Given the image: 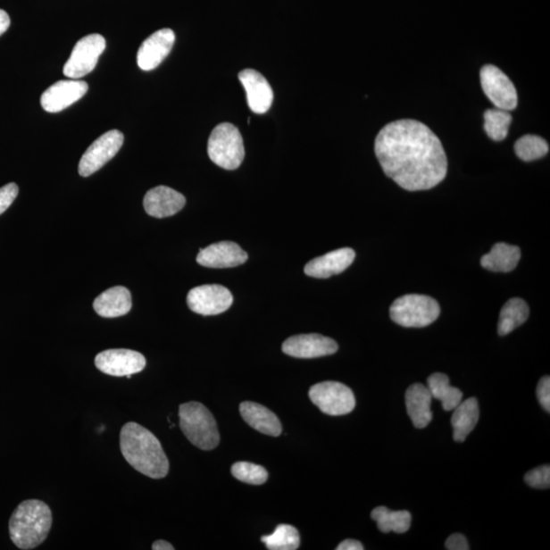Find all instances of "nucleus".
Returning a JSON list of instances; mask_svg holds the SVG:
<instances>
[{
  "label": "nucleus",
  "mask_w": 550,
  "mask_h": 550,
  "mask_svg": "<svg viewBox=\"0 0 550 550\" xmlns=\"http://www.w3.org/2000/svg\"><path fill=\"white\" fill-rule=\"evenodd\" d=\"M179 427L190 443L202 451H212L220 445L221 437L212 412L198 402L180 404Z\"/></svg>",
  "instance_id": "obj_4"
},
{
  "label": "nucleus",
  "mask_w": 550,
  "mask_h": 550,
  "mask_svg": "<svg viewBox=\"0 0 550 550\" xmlns=\"http://www.w3.org/2000/svg\"><path fill=\"white\" fill-rule=\"evenodd\" d=\"M390 318L404 328H425L440 314L438 303L429 296L411 294L397 298L389 309Z\"/></svg>",
  "instance_id": "obj_6"
},
{
  "label": "nucleus",
  "mask_w": 550,
  "mask_h": 550,
  "mask_svg": "<svg viewBox=\"0 0 550 550\" xmlns=\"http://www.w3.org/2000/svg\"><path fill=\"white\" fill-rule=\"evenodd\" d=\"M53 526V512L38 499L21 503L10 519V537L20 549H34L45 542Z\"/></svg>",
  "instance_id": "obj_3"
},
{
  "label": "nucleus",
  "mask_w": 550,
  "mask_h": 550,
  "mask_svg": "<svg viewBox=\"0 0 550 550\" xmlns=\"http://www.w3.org/2000/svg\"><path fill=\"white\" fill-rule=\"evenodd\" d=\"M525 482L533 488L546 489L550 487V467L541 466L531 470L524 477Z\"/></svg>",
  "instance_id": "obj_32"
},
{
  "label": "nucleus",
  "mask_w": 550,
  "mask_h": 550,
  "mask_svg": "<svg viewBox=\"0 0 550 550\" xmlns=\"http://www.w3.org/2000/svg\"><path fill=\"white\" fill-rule=\"evenodd\" d=\"M262 541L271 550H296L300 546V534L294 526L281 524Z\"/></svg>",
  "instance_id": "obj_28"
},
{
  "label": "nucleus",
  "mask_w": 550,
  "mask_h": 550,
  "mask_svg": "<svg viewBox=\"0 0 550 550\" xmlns=\"http://www.w3.org/2000/svg\"><path fill=\"white\" fill-rule=\"evenodd\" d=\"M521 259V250L517 246L497 243L488 254L481 258L485 270L494 272H510L516 269Z\"/></svg>",
  "instance_id": "obj_24"
},
{
  "label": "nucleus",
  "mask_w": 550,
  "mask_h": 550,
  "mask_svg": "<svg viewBox=\"0 0 550 550\" xmlns=\"http://www.w3.org/2000/svg\"><path fill=\"white\" fill-rule=\"evenodd\" d=\"M229 289L220 285H204L191 289L187 296L188 306L193 312L212 316L226 312L233 304Z\"/></svg>",
  "instance_id": "obj_11"
},
{
  "label": "nucleus",
  "mask_w": 550,
  "mask_h": 550,
  "mask_svg": "<svg viewBox=\"0 0 550 550\" xmlns=\"http://www.w3.org/2000/svg\"><path fill=\"white\" fill-rule=\"evenodd\" d=\"M248 260V254L240 246L234 242H220L201 249L197 255V262L209 269H230L244 264Z\"/></svg>",
  "instance_id": "obj_16"
},
{
  "label": "nucleus",
  "mask_w": 550,
  "mask_h": 550,
  "mask_svg": "<svg viewBox=\"0 0 550 550\" xmlns=\"http://www.w3.org/2000/svg\"><path fill=\"white\" fill-rule=\"evenodd\" d=\"M152 549L154 550H173L175 549V547H173L168 541L157 540L154 542V545H152Z\"/></svg>",
  "instance_id": "obj_38"
},
{
  "label": "nucleus",
  "mask_w": 550,
  "mask_h": 550,
  "mask_svg": "<svg viewBox=\"0 0 550 550\" xmlns=\"http://www.w3.org/2000/svg\"><path fill=\"white\" fill-rule=\"evenodd\" d=\"M538 401L546 412H550V378L545 376L538 382Z\"/></svg>",
  "instance_id": "obj_34"
},
{
  "label": "nucleus",
  "mask_w": 550,
  "mask_h": 550,
  "mask_svg": "<svg viewBox=\"0 0 550 550\" xmlns=\"http://www.w3.org/2000/svg\"><path fill=\"white\" fill-rule=\"evenodd\" d=\"M96 366L104 374L117 378L127 376L128 379H131L132 375L144 371L146 359L142 354L133 350L112 349L97 354Z\"/></svg>",
  "instance_id": "obj_12"
},
{
  "label": "nucleus",
  "mask_w": 550,
  "mask_h": 550,
  "mask_svg": "<svg viewBox=\"0 0 550 550\" xmlns=\"http://www.w3.org/2000/svg\"><path fill=\"white\" fill-rule=\"evenodd\" d=\"M96 313L104 318L128 314L132 309V295L125 287H114L99 295L93 303Z\"/></svg>",
  "instance_id": "obj_21"
},
{
  "label": "nucleus",
  "mask_w": 550,
  "mask_h": 550,
  "mask_svg": "<svg viewBox=\"0 0 550 550\" xmlns=\"http://www.w3.org/2000/svg\"><path fill=\"white\" fill-rule=\"evenodd\" d=\"M427 388L436 399L443 404L445 411H453L462 400V393L450 385V379L444 373H434L427 379Z\"/></svg>",
  "instance_id": "obj_25"
},
{
  "label": "nucleus",
  "mask_w": 550,
  "mask_h": 550,
  "mask_svg": "<svg viewBox=\"0 0 550 550\" xmlns=\"http://www.w3.org/2000/svg\"><path fill=\"white\" fill-rule=\"evenodd\" d=\"M549 151L548 143L539 136L525 135L515 144V152L521 161L529 162L545 157Z\"/></svg>",
  "instance_id": "obj_30"
},
{
  "label": "nucleus",
  "mask_w": 550,
  "mask_h": 550,
  "mask_svg": "<svg viewBox=\"0 0 550 550\" xmlns=\"http://www.w3.org/2000/svg\"><path fill=\"white\" fill-rule=\"evenodd\" d=\"M175 41V33L168 28L152 34L142 43L139 52H138V66L143 71L156 69L165 57H168Z\"/></svg>",
  "instance_id": "obj_15"
},
{
  "label": "nucleus",
  "mask_w": 550,
  "mask_h": 550,
  "mask_svg": "<svg viewBox=\"0 0 550 550\" xmlns=\"http://www.w3.org/2000/svg\"><path fill=\"white\" fill-rule=\"evenodd\" d=\"M207 151L209 158L220 168L237 170L245 158L243 137L236 126L223 122L210 135Z\"/></svg>",
  "instance_id": "obj_5"
},
{
  "label": "nucleus",
  "mask_w": 550,
  "mask_h": 550,
  "mask_svg": "<svg viewBox=\"0 0 550 550\" xmlns=\"http://www.w3.org/2000/svg\"><path fill=\"white\" fill-rule=\"evenodd\" d=\"M310 400L320 408L324 414L343 416L349 414L354 406L356 399L352 389L337 381L317 383L309 390Z\"/></svg>",
  "instance_id": "obj_7"
},
{
  "label": "nucleus",
  "mask_w": 550,
  "mask_h": 550,
  "mask_svg": "<svg viewBox=\"0 0 550 550\" xmlns=\"http://www.w3.org/2000/svg\"><path fill=\"white\" fill-rule=\"evenodd\" d=\"M231 474L245 483L262 485L269 479V472L262 466L249 462H238L231 467Z\"/></svg>",
  "instance_id": "obj_31"
},
{
  "label": "nucleus",
  "mask_w": 550,
  "mask_h": 550,
  "mask_svg": "<svg viewBox=\"0 0 550 550\" xmlns=\"http://www.w3.org/2000/svg\"><path fill=\"white\" fill-rule=\"evenodd\" d=\"M354 257L356 253L351 248L331 251L328 254L311 260L304 271L311 278L329 279L332 275L345 271L354 262Z\"/></svg>",
  "instance_id": "obj_19"
},
{
  "label": "nucleus",
  "mask_w": 550,
  "mask_h": 550,
  "mask_svg": "<svg viewBox=\"0 0 550 550\" xmlns=\"http://www.w3.org/2000/svg\"><path fill=\"white\" fill-rule=\"evenodd\" d=\"M122 144H124V135L119 129L100 136L94 141L91 146L86 150L79 163V176L84 178L90 177L94 172L101 168L118 154Z\"/></svg>",
  "instance_id": "obj_10"
},
{
  "label": "nucleus",
  "mask_w": 550,
  "mask_h": 550,
  "mask_svg": "<svg viewBox=\"0 0 550 550\" xmlns=\"http://www.w3.org/2000/svg\"><path fill=\"white\" fill-rule=\"evenodd\" d=\"M106 42L104 36L91 34L76 43L69 61L63 67V75L78 79L96 69L99 57L104 54Z\"/></svg>",
  "instance_id": "obj_8"
},
{
  "label": "nucleus",
  "mask_w": 550,
  "mask_h": 550,
  "mask_svg": "<svg viewBox=\"0 0 550 550\" xmlns=\"http://www.w3.org/2000/svg\"><path fill=\"white\" fill-rule=\"evenodd\" d=\"M364 546L358 540L346 539L339 544L337 550H363Z\"/></svg>",
  "instance_id": "obj_36"
},
{
  "label": "nucleus",
  "mask_w": 550,
  "mask_h": 550,
  "mask_svg": "<svg viewBox=\"0 0 550 550\" xmlns=\"http://www.w3.org/2000/svg\"><path fill=\"white\" fill-rule=\"evenodd\" d=\"M19 194V187L14 184H7L0 188V215L6 212Z\"/></svg>",
  "instance_id": "obj_33"
},
{
  "label": "nucleus",
  "mask_w": 550,
  "mask_h": 550,
  "mask_svg": "<svg viewBox=\"0 0 550 550\" xmlns=\"http://www.w3.org/2000/svg\"><path fill=\"white\" fill-rule=\"evenodd\" d=\"M431 403L429 389L421 383H415L407 389V412L416 429H425L432 421Z\"/></svg>",
  "instance_id": "obj_20"
},
{
  "label": "nucleus",
  "mask_w": 550,
  "mask_h": 550,
  "mask_svg": "<svg viewBox=\"0 0 550 550\" xmlns=\"http://www.w3.org/2000/svg\"><path fill=\"white\" fill-rule=\"evenodd\" d=\"M120 446L125 460L138 472L152 479H162L169 474L170 462L161 441L140 424L129 422L122 427Z\"/></svg>",
  "instance_id": "obj_2"
},
{
  "label": "nucleus",
  "mask_w": 550,
  "mask_h": 550,
  "mask_svg": "<svg viewBox=\"0 0 550 550\" xmlns=\"http://www.w3.org/2000/svg\"><path fill=\"white\" fill-rule=\"evenodd\" d=\"M246 94L250 110L257 114L270 111L273 103V91L269 81L259 71L246 69L238 74Z\"/></svg>",
  "instance_id": "obj_17"
},
{
  "label": "nucleus",
  "mask_w": 550,
  "mask_h": 550,
  "mask_svg": "<svg viewBox=\"0 0 550 550\" xmlns=\"http://www.w3.org/2000/svg\"><path fill=\"white\" fill-rule=\"evenodd\" d=\"M11 19L9 14L4 10H0V36L7 31L10 28Z\"/></svg>",
  "instance_id": "obj_37"
},
{
  "label": "nucleus",
  "mask_w": 550,
  "mask_h": 550,
  "mask_svg": "<svg viewBox=\"0 0 550 550\" xmlns=\"http://www.w3.org/2000/svg\"><path fill=\"white\" fill-rule=\"evenodd\" d=\"M484 129L490 139L503 141L509 133V128L512 121V115L505 111L488 110L484 112Z\"/></svg>",
  "instance_id": "obj_29"
},
{
  "label": "nucleus",
  "mask_w": 550,
  "mask_h": 550,
  "mask_svg": "<svg viewBox=\"0 0 550 550\" xmlns=\"http://www.w3.org/2000/svg\"><path fill=\"white\" fill-rule=\"evenodd\" d=\"M480 81L485 96L498 110H515L518 105L517 90L504 72L492 64H487L480 71Z\"/></svg>",
  "instance_id": "obj_9"
},
{
  "label": "nucleus",
  "mask_w": 550,
  "mask_h": 550,
  "mask_svg": "<svg viewBox=\"0 0 550 550\" xmlns=\"http://www.w3.org/2000/svg\"><path fill=\"white\" fill-rule=\"evenodd\" d=\"M452 425L454 429V439L462 443L473 431L479 423L480 411L479 401L475 397L461 402L454 410Z\"/></svg>",
  "instance_id": "obj_23"
},
{
  "label": "nucleus",
  "mask_w": 550,
  "mask_h": 550,
  "mask_svg": "<svg viewBox=\"0 0 550 550\" xmlns=\"http://www.w3.org/2000/svg\"><path fill=\"white\" fill-rule=\"evenodd\" d=\"M371 518L383 533H404L410 529L411 513L407 511H390L386 506H379L371 512Z\"/></svg>",
  "instance_id": "obj_27"
},
{
  "label": "nucleus",
  "mask_w": 550,
  "mask_h": 550,
  "mask_svg": "<svg viewBox=\"0 0 550 550\" xmlns=\"http://www.w3.org/2000/svg\"><path fill=\"white\" fill-rule=\"evenodd\" d=\"M242 418L252 429L270 437H279L282 432L279 419L270 409L262 404L244 402L240 404Z\"/></svg>",
  "instance_id": "obj_22"
},
{
  "label": "nucleus",
  "mask_w": 550,
  "mask_h": 550,
  "mask_svg": "<svg viewBox=\"0 0 550 550\" xmlns=\"http://www.w3.org/2000/svg\"><path fill=\"white\" fill-rule=\"evenodd\" d=\"M529 307L520 298H512L504 304L499 314L497 331L499 336L509 335L522 325L529 317Z\"/></svg>",
  "instance_id": "obj_26"
},
{
  "label": "nucleus",
  "mask_w": 550,
  "mask_h": 550,
  "mask_svg": "<svg viewBox=\"0 0 550 550\" xmlns=\"http://www.w3.org/2000/svg\"><path fill=\"white\" fill-rule=\"evenodd\" d=\"M374 149L382 171L404 190H430L446 176L443 144L421 121L390 122L376 137Z\"/></svg>",
  "instance_id": "obj_1"
},
{
  "label": "nucleus",
  "mask_w": 550,
  "mask_h": 550,
  "mask_svg": "<svg viewBox=\"0 0 550 550\" xmlns=\"http://www.w3.org/2000/svg\"><path fill=\"white\" fill-rule=\"evenodd\" d=\"M338 346L334 339L318 334L288 338L282 344V352L300 359H313L337 353Z\"/></svg>",
  "instance_id": "obj_13"
},
{
  "label": "nucleus",
  "mask_w": 550,
  "mask_h": 550,
  "mask_svg": "<svg viewBox=\"0 0 550 550\" xmlns=\"http://www.w3.org/2000/svg\"><path fill=\"white\" fill-rule=\"evenodd\" d=\"M446 548L448 550H468L470 549L468 541L464 535L453 534L446 542Z\"/></svg>",
  "instance_id": "obj_35"
},
{
  "label": "nucleus",
  "mask_w": 550,
  "mask_h": 550,
  "mask_svg": "<svg viewBox=\"0 0 550 550\" xmlns=\"http://www.w3.org/2000/svg\"><path fill=\"white\" fill-rule=\"evenodd\" d=\"M143 204L147 214L164 219L179 212L186 205V198L170 187L158 186L145 195Z\"/></svg>",
  "instance_id": "obj_18"
},
{
  "label": "nucleus",
  "mask_w": 550,
  "mask_h": 550,
  "mask_svg": "<svg viewBox=\"0 0 550 550\" xmlns=\"http://www.w3.org/2000/svg\"><path fill=\"white\" fill-rule=\"evenodd\" d=\"M88 84L79 79H64L49 87L42 94L41 105L47 112H60L66 110L85 96Z\"/></svg>",
  "instance_id": "obj_14"
}]
</instances>
